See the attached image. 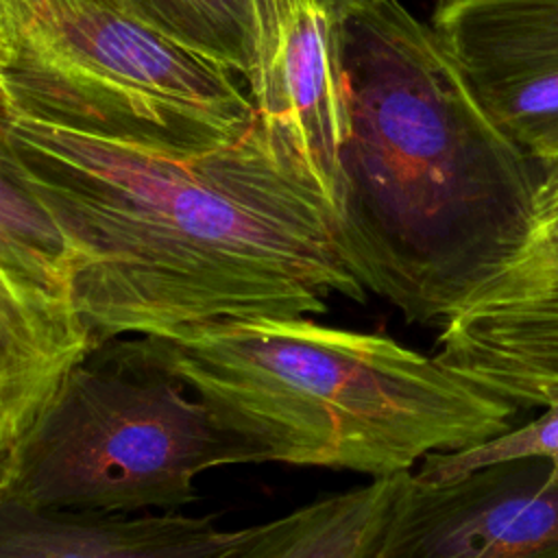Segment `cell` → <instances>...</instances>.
Returning <instances> with one entry per match:
<instances>
[{"mask_svg":"<svg viewBox=\"0 0 558 558\" xmlns=\"http://www.w3.org/2000/svg\"><path fill=\"white\" fill-rule=\"evenodd\" d=\"M7 172L59 229L96 344L368 299L347 214L257 120L177 146L13 109Z\"/></svg>","mask_w":558,"mask_h":558,"instance_id":"cell-1","label":"cell"},{"mask_svg":"<svg viewBox=\"0 0 558 558\" xmlns=\"http://www.w3.org/2000/svg\"><path fill=\"white\" fill-rule=\"evenodd\" d=\"M344 61L353 270L405 323L440 325L527 242L543 170L403 0L360 4Z\"/></svg>","mask_w":558,"mask_h":558,"instance_id":"cell-2","label":"cell"},{"mask_svg":"<svg viewBox=\"0 0 558 558\" xmlns=\"http://www.w3.org/2000/svg\"><path fill=\"white\" fill-rule=\"evenodd\" d=\"M257 462L386 480L477 447L521 412L379 331L294 318L225 320L148 338Z\"/></svg>","mask_w":558,"mask_h":558,"instance_id":"cell-3","label":"cell"},{"mask_svg":"<svg viewBox=\"0 0 558 558\" xmlns=\"http://www.w3.org/2000/svg\"><path fill=\"white\" fill-rule=\"evenodd\" d=\"M259 464L163 364L148 338L94 344L54 386L0 469V490L39 508L135 514L194 504L196 477Z\"/></svg>","mask_w":558,"mask_h":558,"instance_id":"cell-4","label":"cell"},{"mask_svg":"<svg viewBox=\"0 0 558 558\" xmlns=\"http://www.w3.org/2000/svg\"><path fill=\"white\" fill-rule=\"evenodd\" d=\"M13 109L100 133L214 146L255 111L238 70L118 0H0Z\"/></svg>","mask_w":558,"mask_h":558,"instance_id":"cell-5","label":"cell"},{"mask_svg":"<svg viewBox=\"0 0 558 558\" xmlns=\"http://www.w3.org/2000/svg\"><path fill=\"white\" fill-rule=\"evenodd\" d=\"M255 120L347 214V28L364 0H244Z\"/></svg>","mask_w":558,"mask_h":558,"instance_id":"cell-6","label":"cell"},{"mask_svg":"<svg viewBox=\"0 0 558 558\" xmlns=\"http://www.w3.org/2000/svg\"><path fill=\"white\" fill-rule=\"evenodd\" d=\"M375 558H558V475L541 456L445 482L408 473Z\"/></svg>","mask_w":558,"mask_h":558,"instance_id":"cell-7","label":"cell"},{"mask_svg":"<svg viewBox=\"0 0 558 558\" xmlns=\"http://www.w3.org/2000/svg\"><path fill=\"white\" fill-rule=\"evenodd\" d=\"M429 24L499 129L558 163V0H449Z\"/></svg>","mask_w":558,"mask_h":558,"instance_id":"cell-8","label":"cell"},{"mask_svg":"<svg viewBox=\"0 0 558 558\" xmlns=\"http://www.w3.org/2000/svg\"><path fill=\"white\" fill-rule=\"evenodd\" d=\"M244 532L216 514L76 512L0 490V558H220Z\"/></svg>","mask_w":558,"mask_h":558,"instance_id":"cell-9","label":"cell"},{"mask_svg":"<svg viewBox=\"0 0 558 558\" xmlns=\"http://www.w3.org/2000/svg\"><path fill=\"white\" fill-rule=\"evenodd\" d=\"M94 344L70 292L35 283L0 262V434L7 451Z\"/></svg>","mask_w":558,"mask_h":558,"instance_id":"cell-10","label":"cell"},{"mask_svg":"<svg viewBox=\"0 0 558 558\" xmlns=\"http://www.w3.org/2000/svg\"><path fill=\"white\" fill-rule=\"evenodd\" d=\"M486 314L501 377L536 405L558 386V244L530 240L493 277Z\"/></svg>","mask_w":558,"mask_h":558,"instance_id":"cell-11","label":"cell"},{"mask_svg":"<svg viewBox=\"0 0 558 558\" xmlns=\"http://www.w3.org/2000/svg\"><path fill=\"white\" fill-rule=\"evenodd\" d=\"M405 475L320 495L248 525L220 558H375Z\"/></svg>","mask_w":558,"mask_h":558,"instance_id":"cell-12","label":"cell"},{"mask_svg":"<svg viewBox=\"0 0 558 558\" xmlns=\"http://www.w3.org/2000/svg\"><path fill=\"white\" fill-rule=\"evenodd\" d=\"M0 262L35 283L72 294V270L59 229L7 168H0Z\"/></svg>","mask_w":558,"mask_h":558,"instance_id":"cell-13","label":"cell"},{"mask_svg":"<svg viewBox=\"0 0 558 558\" xmlns=\"http://www.w3.org/2000/svg\"><path fill=\"white\" fill-rule=\"evenodd\" d=\"M163 35L225 61L244 78V0H118Z\"/></svg>","mask_w":558,"mask_h":558,"instance_id":"cell-14","label":"cell"},{"mask_svg":"<svg viewBox=\"0 0 558 558\" xmlns=\"http://www.w3.org/2000/svg\"><path fill=\"white\" fill-rule=\"evenodd\" d=\"M538 408L543 410L538 416L523 425H514L512 429L462 451L434 453L425 458L414 471L412 477L418 482H445L480 466L523 458V456H541L549 460L554 473L558 475V386L549 388Z\"/></svg>","mask_w":558,"mask_h":558,"instance_id":"cell-15","label":"cell"},{"mask_svg":"<svg viewBox=\"0 0 558 558\" xmlns=\"http://www.w3.org/2000/svg\"><path fill=\"white\" fill-rule=\"evenodd\" d=\"M11 122L13 105L7 89L0 85V168H7L11 159Z\"/></svg>","mask_w":558,"mask_h":558,"instance_id":"cell-16","label":"cell"},{"mask_svg":"<svg viewBox=\"0 0 558 558\" xmlns=\"http://www.w3.org/2000/svg\"><path fill=\"white\" fill-rule=\"evenodd\" d=\"M558 207V163L543 172L538 196H536V214L549 211Z\"/></svg>","mask_w":558,"mask_h":558,"instance_id":"cell-17","label":"cell"},{"mask_svg":"<svg viewBox=\"0 0 558 558\" xmlns=\"http://www.w3.org/2000/svg\"><path fill=\"white\" fill-rule=\"evenodd\" d=\"M527 240H538V242L558 244V207H554V209H549V211L536 214L534 229H532V233H530Z\"/></svg>","mask_w":558,"mask_h":558,"instance_id":"cell-18","label":"cell"},{"mask_svg":"<svg viewBox=\"0 0 558 558\" xmlns=\"http://www.w3.org/2000/svg\"><path fill=\"white\" fill-rule=\"evenodd\" d=\"M4 61H7V48H4V35L0 28V85L4 87Z\"/></svg>","mask_w":558,"mask_h":558,"instance_id":"cell-19","label":"cell"},{"mask_svg":"<svg viewBox=\"0 0 558 558\" xmlns=\"http://www.w3.org/2000/svg\"><path fill=\"white\" fill-rule=\"evenodd\" d=\"M4 456H7V442H4V438H2V434H0V469H2Z\"/></svg>","mask_w":558,"mask_h":558,"instance_id":"cell-20","label":"cell"},{"mask_svg":"<svg viewBox=\"0 0 558 558\" xmlns=\"http://www.w3.org/2000/svg\"><path fill=\"white\" fill-rule=\"evenodd\" d=\"M445 2H449V0H434V7H440V4H445Z\"/></svg>","mask_w":558,"mask_h":558,"instance_id":"cell-21","label":"cell"}]
</instances>
